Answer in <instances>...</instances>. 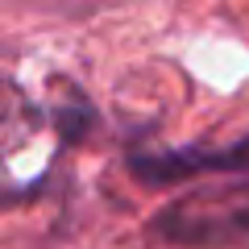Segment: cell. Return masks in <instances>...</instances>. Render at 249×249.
I'll return each instance as SVG.
<instances>
[{
	"instance_id": "cell-2",
	"label": "cell",
	"mask_w": 249,
	"mask_h": 249,
	"mask_svg": "<svg viewBox=\"0 0 249 249\" xmlns=\"http://www.w3.org/2000/svg\"><path fill=\"white\" fill-rule=\"evenodd\" d=\"M129 170L150 187H166V183H178V178H191V175H249V133L232 145H220V150L187 145V150L133 154Z\"/></svg>"
},
{
	"instance_id": "cell-1",
	"label": "cell",
	"mask_w": 249,
	"mask_h": 249,
	"mask_svg": "<svg viewBox=\"0 0 249 249\" xmlns=\"http://www.w3.org/2000/svg\"><path fill=\"white\" fill-rule=\"evenodd\" d=\"M170 245H220L249 232V178L229 187H208L166 204L150 224Z\"/></svg>"
}]
</instances>
